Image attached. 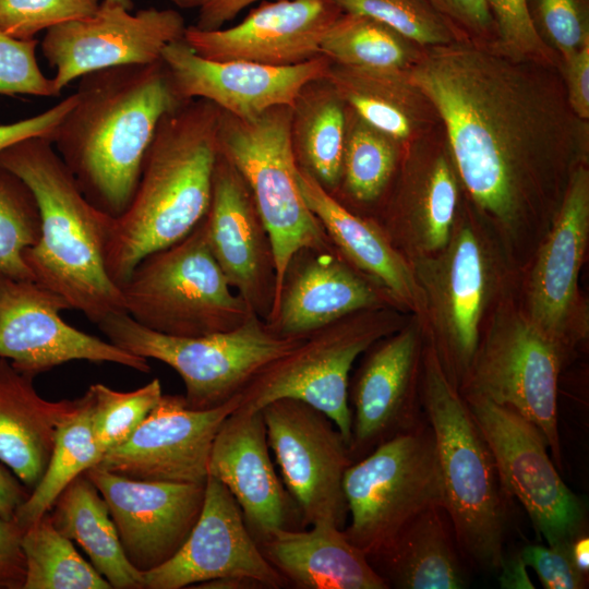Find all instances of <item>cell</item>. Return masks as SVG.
Here are the masks:
<instances>
[{
  "mask_svg": "<svg viewBox=\"0 0 589 589\" xmlns=\"http://www.w3.org/2000/svg\"><path fill=\"white\" fill-rule=\"evenodd\" d=\"M37 39H17L0 29V95H60L52 77H47L36 59Z\"/></svg>",
  "mask_w": 589,
  "mask_h": 589,
  "instance_id": "45",
  "label": "cell"
},
{
  "mask_svg": "<svg viewBox=\"0 0 589 589\" xmlns=\"http://www.w3.org/2000/svg\"><path fill=\"white\" fill-rule=\"evenodd\" d=\"M527 5L539 36L562 60L589 45L588 0H527Z\"/></svg>",
  "mask_w": 589,
  "mask_h": 589,
  "instance_id": "42",
  "label": "cell"
},
{
  "mask_svg": "<svg viewBox=\"0 0 589 589\" xmlns=\"http://www.w3.org/2000/svg\"><path fill=\"white\" fill-rule=\"evenodd\" d=\"M75 93L47 110L9 124H0V151L28 137H48L75 103Z\"/></svg>",
  "mask_w": 589,
  "mask_h": 589,
  "instance_id": "48",
  "label": "cell"
},
{
  "mask_svg": "<svg viewBox=\"0 0 589 589\" xmlns=\"http://www.w3.org/2000/svg\"><path fill=\"white\" fill-rule=\"evenodd\" d=\"M23 530L0 516V589H23L26 567L21 545Z\"/></svg>",
  "mask_w": 589,
  "mask_h": 589,
  "instance_id": "49",
  "label": "cell"
},
{
  "mask_svg": "<svg viewBox=\"0 0 589 589\" xmlns=\"http://www.w3.org/2000/svg\"><path fill=\"white\" fill-rule=\"evenodd\" d=\"M562 358V340L529 317L502 315L479 346L460 392L484 397L534 423L560 468L557 390Z\"/></svg>",
  "mask_w": 589,
  "mask_h": 589,
  "instance_id": "11",
  "label": "cell"
},
{
  "mask_svg": "<svg viewBox=\"0 0 589 589\" xmlns=\"http://www.w3.org/2000/svg\"><path fill=\"white\" fill-rule=\"evenodd\" d=\"M564 62V86L573 113L581 120L589 118V45Z\"/></svg>",
  "mask_w": 589,
  "mask_h": 589,
  "instance_id": "50",
  "label": "cell"
},
{
  "mask_svg": "<svg viewBox=\"0 0 589 589\" xmlns=\"http://www.w3.org/2000/svg\"><path fill=\"white\" fill-rule=\"evenodd\" d=\"M326 80L346 106L365 123L396 142L409 137L410 85L405 70H365L330 63Z\"/></svg>",
  "mask_w": 589,
  "mask_h": 589,
  "instance_id": "34",
  "label": "cell"
},
{
  "mask_svg": "<svg viewBox=\"0 0 589 589\" xmlns=\"http://www.w3.org/2000/svg\"><path fill=\"white\" fill-rule=\"evenodd\" d=\"M526 565L521 561L519 554L513 558L504 557L500 577V584L502 588H533L528 574L526 572Z\"/></svg>",
  "mask_w": 589,
  "mask_h": 589,
  "instance_id": "53",
  "label": "cell"
},
{
  "mask_svg": "<svg viewBox=\"0 0 589 589\" xmlns=\"http://www.w3.org/2000/svg\"><path fill=\"white\" fill-rule=\"evenodd\" d=\"M39 236L40 214L32 190L0 166V275L33 279L23 252L33 247Z\"/></svg>",
  "mask_w": 589,
  "mask_h": 589,
  "instance_id": "38",
  "label": "cell"
},
{
  "mask_svg": "<svg viewBox=\"0 0 589 589\" xmlns=\"http://www.w3.org/2000/svg\"><path fill=\"white\" fill-rule=\"evenodd\" d=\"M458 187L448 160L440 156L423 182L420 200L410 219L411 235L428 252H438L450 240Z\"/></svg>",
  "mask_w": 589,
  "mask_h": 589,
  "instance_id": "41",
  "label": "cell"
},
{
  "mask_svg": "<svg viewBox=\"0 0 589 589\" xmlns=\"http://www.w3.org/2000/svg\"><path fill=\"white\" fill-rule=\"evenodd\" d=\"M107 3L122 5L129 10H133V0H101Z\"/></svg>",
  "mask_w": 589,
  "mask_h": 589,
  "instance_id": "55",
  "label": "cell"
},
{
  "mask_svg": "<svg viewBox=\"0 0 589 589\" xmlns=\"http://www.w3.org/2000/svg\"><path fill=\"white\" fill-rule=\"evenodd\" d=\"M161 61L182 100L205 99L240 119L292 107L302 88L324 79L332 63L323 56L289 67L211 60L195 53L184 38L167 45Z\"/></svg>",
  "mask_w": 589,
  "mask_h": 589,
  "instance_id": "18",
  "label": "cell"
},
{
  "mask_svg": "<svg viewBox=\"0 0 589 589\" xmlns=\"http://www.w3.org/2000/svg\"><path fill=\"white\" fill-rule=\"evenodd\" d=\"M97 325L121 349L172 368L184 383L187 405L197 410L239 396L259 372L304 338L280 336L256 314L235 329L197 337L154 332L125 312L109 315Z\"/></svg>",
  "mask_w": 589,
  "mask_h": 589,
  "instance_id": "8",
  "label": "cell"
},
{
  "mask_svg": "<svg viewBox=\"0 0 589 589\" xmlns=\"http://www.w3.org/2000/svg\"><path fill=\"white\" fill-rule=\"evenodd\" d=\"M369 349L348 388L352 416L348 449L353 462L424 420L417 395V328L408 326Z\"/></svg>",
  "mask_w": 589,
  "mask_h": 589,
  "instance_id": "22",
  "label": "cell"
},
{
  "mask_svg": "<svg viewBox=\"0 0 589 589\" xmlns=\"http://www.w3.org/2000/svg\"><path fill=\"white\" fill-rule=\"evenodd\" d=\"M485 1L495 25V47L514 58L555 65V53L536 31L527 0Z\"/></svg>",
  "mask_w": 589,
  "mask_h": 589,
  "instance_id": "44",
  "label": "cell"
},
{
  "mask_svg": "<svg viewBox=\"0 0 589 589\" xmlns=\"http://www.w3.org/2000/svg\"><path fill=\"white\" fill-rule=\"evenodd\" d=\"M240 404L232 400L205 410L192 409L183 395H164L123 444L94 466L135 480L202 483L208 477L213 441Z\"/></svg>",
  "mask_w": 589,
  "mask_h": 589,
  "instance_id": "17",
  "label": "cell"
},
{
  "mask_svg": "<svg viewBox=\"0 0 589 589\" xmlns=\"http://www.w3.org/2000/svg\"><path fill=\"white\" fill-rule=\"evenodd\" d=\"M120 290L129 316L170 336L228 332L254 314L214 259L204 218L183 239L142 259Z\"/></svg>",
  "mask_w": 589,
  "mask_h": 589,
  "instance_id": "6",
  "label": "cell"
},
{
  "mask_svg": "<svg viewBox=\"0 0 589 589\" xmlns=\"http://www.w3.org/2000/svg\"><path fill=\"white\" fill-rule=\"evenodd\" d=\"M436 257L416 259L418 276L443 337L446 361L467 378L480 346L479 328L488 299L489 272L480 240L461 226Z\"/></svg>",
  "mask_w": 589,
  "mask_h": 589,
  "instance_id": "24",
  "label": "cell"
},
{
  "mask_svg": "<svg viewBox=\"0 0 589 589\" xmlns=\"http://www.w3.org/2000/svg\"><path fill=\"white\" fill-rule=\"evenodd\" d=\"M574 564L585 575L589 572V539L584 533L575 538L570 543Z\"/></svg>",
  "mask_w": 589,
  "mask_h": 589,
  "instance_id": "54",
  "label": "cell"
},
{
  "mask_svg": "<svg viewBox=\"0 0 589 589\" xmlns=\"http://www.w3.org/2000/svg\"><path fill=\"white\" fill-rule=\"evenodd\" d=\"M91 425L103 456L130 438L163 396L158 378L131 392L97 383L88 387Z\"/></svg>",
  "mask_w": 589,
  "mask_h": 589,
  "instance_id": "39",
  "label": "cell"
},
{
  "mask_svg": "<svg viewBox=\"0 0 589 589\" xmlns=\"http://www.w3.org/2000/svg\"><path fill=\"white\" fill-rule=\"evenodd\" d=\"M180 9L197 11L193 25L201 31H216L235 20L237 15L255 2L266 0H171Z\"/></svg>",
  "mask_w": 589,
  "mask_h": 589,
  "instance_id": "51",
  "label": "cell"
},
{
  "mask_svg": "<svg viewBox=\"0 0 589 589\" xmlns=\"http://www.w3.org/2000/svg\"><path fill=\"white\" fill-rule=\"evenodd\" d=\"M366 558L388 589H462L468 585L465 558L442 505L419 513L387 546Z\"/></svg>",
  "mask_w": 589,
  "mask_h": 589,
  "instance_id": "30",
  "label": "cell"
},
{
  "mask_svg": "<svg viewBox=\"0 0 589 589\" xmlns=\"http://www.w3.org/2000/svg\"><path fill=\"white\" fill-rule=\"evenodd\" d=\"M389 330L390 324L374 310L351 314L314 330L254 376L240 394L237 409L260 411L277 399L301 400L329 417L349 446L350 370L356 359Z\"/></svg>",
  "mask_w": 589,
  "mask_h": 589,
  "instance_id": "10",
  "label": "cell"
},
{
  "mask_svg": "<svg viewBox=\"0 0 589 589\" xmlns=\"http://www.w3.org/2000/svg\"><path fill=\"white\" fill-rule=\"evenodd\" d=\"M346 117L347 106L326 77L308 83L292 106L297 164L332 194L341 180Z\"/></svg>",
  "mask_w": 589,
  "mask_h": 589,
  "instance_id": "32",
  "label": "cell"
},
{
  "mask_svg": "<svg viewBox=\"0 0 589 589\" xmlns=\"http://www.w3.org/2000/svg\"><path fill=\"white\" fill-rule=\"evenodd\" d=\"M421 399L435 437L443 507L459 550L471 566L497 572L505 557L507 495L492 452L434 346L423 358Z\"/></svg>",
  "mask_w": 589,
  "mask_h": 589,
  "instance_id": "5",
  "label": "cell"
},
{
  "mask_svg": "<svg viewBox=\"0 0 589 589\" xmlns=\"http://www.w3.org/2000/svg\"><path fill=\"white\" fill-rule=\"evenodd\" d=\"M68 309L61 296L35 280L0 275V358L33 377L72 360L151 371L146 358L69 325L60 316Z\"/></svg>",
  "mask_w": 589,
  "mask_h": 589,
  "instance_id": "15",
  "label": "cell"
},
{
  "mask_svg": "<svg viewBox=\"0 0 589 589\" xmlns=\"http://www.w3.org/2000/svg\"><path fill=\"white\" fill-rule=\"evenodd\" d=\"M342 490L350 518L344 533L366 557L387 546L419 513L443 506L437 448L425 417L352 462Z\"/></svg>",
  "mask_w": 589,
  "mask_h": 589,
  "instance_id": "9",
  "label": "cell"
},
{
  "mask_svg": "<svg viewBox=\"0 0 589 589\" xmlns=\"http://www.w3.org/2000/svg\"><path fill=\"white\" fill-rule=\"evenodd\" d=\"M33 380L0 358V461L29 492L47 469L59 425L80 402L47 400Z\"/></svg>",
  "mask_w": 589,
  "mask_h": 589,
  "instance_id": "28",
  "label": "cell"
},
{
  "mask_svg": "<svg viewBox=\"0 0 589 589\" xmlns=\"http://www.w3.org/2000/svg\"><path fill=\"white\" fill-rule=\"evenodd\" d=\"M20 482L0 465V516L4 519H13L17 507L29 495V490Z\"/></svg>",
  "mask_w": 589,
  "mask_h": 589,
  "instance_id": "52",
  "label": "cell"
},
{
  "mask_svg": "<svg viewBox=\"0 0 589 589\" xmlns=\"http://www.w3.org/2000/svg\"><path fill=\"white\" fill-rule=\"evenodd\" d=\"M84 473L105 498L127 558L142 573L178 552L202 510L205 482L135 480L98 467Z\"/></svg>",
  "mask_w": 589,
  "mask_h": 589,
  "instance_id": "19",
  "label": "cell"
},
{
  "mask_svg": "<svg viewBox=\"0 0 589 589\" xmlns=\"http://www.w3.org/2000/svg\"><path fill=\"white\" fill-rule=\"evenodd\" d=\"M0 166L28 185L39 208V239L23 252L33 279L93 323L125 312L106 266L113 217L83 195L51 142L44 136L21 140L0 151Z\"/></svg>",
  "mask_w": 589,
  "mask_h": 589,
  "instance_id": "4",
  "label": "cell"
},
{
  "mask_svg": "<svg viewBox=\"0 0 589 589\" xmlns=\"http://www.w3.org/2000/svg\"><path fill=\"white\" fill-rule=\"evenodd\" d=\"M462 396L492 452L505 494L520 502L548 545L582 534L585 506L558 474L539 428L484 397Z\"/></svg>",
  "mask_w": 589,
  "mask_h": 589,
  "instance_id": "12",
  "label": "cell"
},
{
  "mask_svg": "<svg viewBox=\"0 0 589 589\" xmlns=\"http://www.w3.org/2000/svg\"><path fill=\"white\" fill-rule=\"evenodd\" d=\"M185 29L184 17L177 10L132 12L101 1L93 14L46 31L40 47L56 71L52 80L61 92L94 71L157 62L165 47L182 39Z\"/></svg>",
  "mask_w": 589,
  "mask_h": 589,
  "instance_id": "14",
  "label": "cell"
},
{
  "mask_svg": "<svg viewBox=\"0 0 589 589\" xmlns=\"http://www.w3.org/2000/svg\"><path fill=\"white\" fill-rule=\"evenodd\" d=\"M341 13L333 0H266L231 27L191 25L183 38L206 59L289 67L321 56L322 39Z\"/></svg>",
  "mask_w": 589,
  "mask_h": 589,
  "instance_id": "21",
  "label": "cell"
},
{
  "mask_svg": "<svg viewBox=\"0 0 589 589\" xmlns=\"http://www.w3.org/2000/svg\"><path fill=\"white\" fill-rule=\"evenodd\" d=\"M572 543V542H570ZM570 543L558 545L529 544L519 556L531 567L545 589H581L587 585V575L574 564Z\"/></svg>",
  "mask_w": 589,
  "mask_h": 589,
  "instance_id": "46",
  "label": "cell"
},
{
  "mask_svg": "<svg viewBox=\"0 0 589 589\" xmlns=\"http://www.w3.org/2000/svg\"><path fill=\"white\" fill-rule=\"evenodd\" d=\"M101 0H0V29L28 40L62 23L93 14Z\"/></svg>",
  "mask_w": 589,
  "mask_h": 589,
  "instance_id": "43",
  "label": "cell"
},
{
  "mask_svg": "<svg viewBox=\"0 0 589 589\" xmlns=\"http://www.w3.org/2000/svg\"><path fill=\"white\" fill-rule=\"evenodd\" d=\"M261 411L269 449L303 526L327 521L344 529L348 507L342 480L353 461L334 421L291 398L274 400Z\"/></svg>",
  "mask_w": 589,
  "mask_h": 589,
  "instance_id": "13",
  "label": "cell"
},
{
  "mask_svg": "<svg viewBox=\"0 0 589 589\" xmlns=\"http://www.w3.org/2000/svg\"><path fill=\"white\" fill-rule=\"evenodd\" d=\"M26 575L23 589H111L73 541L53 526L49 512L23 531Z\"/></svg>",
  "mask_w": 589,
  "mask_h": 589,
  "instance_id": "36",
  "label": "cell"
},
{
  "mask_svg": "<svg viewBox=\"0 0 589 589\" xmlns=\"http://www.w3.org/2000/svg\"><path fill=\"white\" fill-rule=\"evenodd\" d=\"M413 45L374 19L342 12L325 33L320 55L342 67L405 70L417 58Z\"/></svg>",
  "mask_w": 589,
  "mask_h": 589,
  "instance_id": "35",
  "label": "cell"
},
{
  "mask_svg": "<svg viewBox=\"0 0 589 589\" xmlns=\"http://www.w3.org/2000/svg\"><path fill=\"white\" fill-rule=\"evenodd\" d=\"M301 194L338 253L397 301L413 305L417 279L412 268L384 232L345 207L305 169L298 166Z\"/></svg>",
  "mask_w": 589,
  "mask_h": 589,
  "instance_id": "29",
  "label": "cell"
},
{
  "mask_svg": "<svg viewBox=\"0 0 589 589\" xmlns=\"http://www.w3.org/2000/svg\"><path fill=\"white\" fill-rule=\"evenodd\" d=\"M291 118L289 106L272 108L254 119L221 110L218 125L219 153L249 187L272 241L276 272L273 308L287 266L299 250L335 249L301 194Z\"/></svg>",
  "mask_w": 589,
  "mask_h": 589,
  "instance_id": "7",
  "label": "cell"
},
{
  "mask_svg": "<svg viewBox=\"0 0 589 589\" xmlns=\"http://www.w3.org/2000/svg\"><path fill=\"white\" fill-rule=\"evenodd\" d=\"M204 224L211 252L229 286L267 321L276 294L272 241L249 187L220 153Z\"/></svg>",
  "mask_w": 589,
  "mask_h": 589,
  "instance_id": "20",
  "label": "cell"
},
{
  "mask_svg": "<svg viewBox=\"0 0 589 589\" xmlns=\"http://www.w3.org/2000/svg\"><path fill=\"white\" fill-rule=\"evenodd\" d=\"M589 236V173L570 175L552 230L542 244L529 285V318L564 340Z\"/></svg>",
  "mask_w": 589,
  "mask_h": 589,
  "instance_id": "26",
  "label": "cell"
},
{
  "mask_svg": "<svg viewBox=\"0 0 589 589\" xmlns=\"http://www.w3.org/2000/svg\"><path fill=\"white\" fill-rule=\"evenodd\" d=\"M345 13L374 19L424 48L456 40L457 31L428 0H333Z\"/></svg>",
  "mask_w": 589,
  "mask_h": 589,
  "instance_id": "40",
  "label": "cell"
},
{
  "mask_svg": "<svg viewBox=\"0 0 589 589\" xmlns=\"http://www.w3.org/2000/svg\"><path fill=\"white\" fill-rule=\"evenodd\" d=\"M101 457L93 436L91 397L86 390L74 411L59 425L47 469L15 510L13 520L23 531L32 526L51 509L69 483L96 466Z\"/></svg>",
  "mask_w": 589,
  "mask_h": 589,
  "instance_id": "33",
  "label": "cell"
},
{
  "mask_svg": "<svg viewBox=\"0 0 589 589\" xmlns=\"http://www.w3.org/2000/svg\"><path fill=\"white\" fill-rule=\"evenodd\" d=\"M257 544L287 585L294 588L388 589L365 554L330 522H315L309 530H274Z\"/></svg>",
  "mask_w": 589,
  "mask_h": 589,
  "instance_id": "27",
  "label": "cell"
},
{
  "mask_svg": "<svg viewBox=\"0 0 589 589\" xmlns=\"http://www.w3.org/2000/svg\"><path fill=\"white\" fill-rule=\"evenodd\" d=\"M346 117L341 180L346 191L362 203L380 197L395 169L396 141L372 128L351 110Z\"/></svg>",
  "mask_w": 589,
  "mask_h": 589,
  "instance_id": "37",
  "label": "cell"
},
{
  "mask_svg": "<svg viewBox=\"0 0 589 589\" xmlns=\"http://www.w3.org/2000/svg\"><path fill=\"white\" fill-rule=\"evenodd\" d=\"M377 289L334 250L301 249L290 260L267 324L280 336L305 337L351 314L375 310Z\"/></svg>",
  "mask_w": 589,
  "mask_h": 589,
  "instance_id": "25",
  "label": "cell"
},
{
  "mask_svg": "<svg viewBox=\"0 0 589 589\" xmlns=\"http://www.w3.org/2000/svg\"><path fill=\"white\" fill-rule=\"evenodd\" d=\"M208 476L235 497L256 542L274 530L304 527L275 470L261 410L236 409L224 420L212 444Z\"/></svg>",
  "mask_w": 589,
  "mask_h": 589,
  "instance_id": "23",
  "label": "cell"
},
{
  "mask_svg": "<svg viewBox=\"0 0 589 589\" xmlns=\"http://www.w3.org/2000/svg\"><path fill=\"white\" fill-rule=\"evenodd\" d=\"M406 75L438 112L472 200L504 226L578 151L577 117L555 65L456 39L426 47Z\"/></svg>",
  "mask_w": 589,
  "mask_h": 589,
  "instance_id": "1",
  "label": "cell"
},
{
  "mask_svg": "<svg viewBox=\"0 0 589 589\" xmlns=\"http://www.w3.org/2000/svg\"><path fill=\"white\" fill-rule=\"evenodd\" d=\"M79 80L73 107L47 139L83 195L116 218L134 195L160 120L185 101L161 60Z\"/></svg>",
  "mask_w": 589,
  "mask_h": 589,
  "instance_id": "2",
  "label": "cell"
},
{
  "mask_svg": "<svg viewBox=\"0 0 589 589\" xmlns=\"http://www.w3.org/2000/svg\"><path fill=\"white\" fill-rule=\"evenodd\" d=\"M220 115L215 104L191 99L160 120L134 195L110 226L106 266L117 286L142 259L183 239L206 215Z\"/></svg>",
  "mask_w": 589,
  "mask_h": 589,
  "instance_id": "3",
  "label": "cell"
},
{
  "mask_svg": "<svg viewBox=\"0 0 589 589\" xmlns=\"http://www.w3.org/2000/svg\"><path fill=\"white\" fill-rule=\"evenodd\" d=\"M428 1L458 34L479 43L496 40L494 21L485 0Z\"/></svg>",
  "mask_w": 589,
  "mask_h": 589,
  "instance_id": "47",
  "label": "cell"
},
{
  "mask_svg": "<svg viewBox=\"0 0 589 589\" xmlns=\"http://www.w3.org/2000/svg\"><path fill=\"white\" fill-rule=\"evenodd\" d=\"M223 578L247 579L266 589L288 586L261 552L235 497L208 476L202 510L189 537L170 560L142 573V585L182 589Z\"/></svg>",
  "mask_w": 589,
  "mask_h": 589,
  "instance_id": "16",
  "label": "cell"
},
{
  "mask_svg": "<svg viewBox=\"0 0 589 589\" xmlns=\"http://www.w3.org/2000/svg\"><path fill=\"white\" fill-rule=\"evenodd\" d=\"M56 529L75 541L115 589H143L142 572L127 558L108 505L85 476H77L49 510Z\"/></svg>",
  "mask_w": 589,
  "mask_h": 589,
  "instance_id": "31",
  "label": "cell"
}]
</instances>
